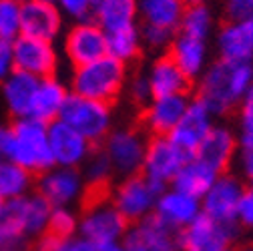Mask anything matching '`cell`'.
<instances>
[{"mask_svg": "<svg viewBox=\"0 0 253 251\" xmlns=\"http://www.w3.org/2000/svg\"><path fill=\"white\" fill-rule=\"evenodd\" d=\"M58 119L62 123H67L79 135H83L90 145L105 143V139L113 131L111 105L92 101L86 97H79L75 92L69 95Z\"/></svg>", "mask_w": 253, "mask_h": 251, "instance_id": "5", "label": "cell"}, {"mask_svg": "<svg viewBox=\"0 0 253 251\" xmlns=\"http://www.w3.org/2000/svg\"><path fill=\"white\" fill-rule=\"evenodd\" d=\"M187 95H171V97H153L145 105L143 125L155 137H169L173 129L183 119L189 107Z\"/></svg>", "mask_w": 253, "mask_h": 251, "instance_id": "20", "label": "cell"}, {"mask_svg": "<svg viewBox=\"0 0 253 251\" xmlns=\"http://www.w3.org/2000/svg\"><path fill=\"white\" fill-rule=\"evenodd\" d=\"M163 189L151 183L143 173L123 179L111 193V201L126 223H139L155 215Z\"/></svg>", "mask_w": 253, "mask_h": 251, "instance_id": "6", "label": "cell"}, {"mask_svg": "<svg viewBox=\"0 0 253 251\" xmlns=\"http://www.w3.org/2000/svg\"><path fill=\"white\" fill-rule=\"evenodd\" d=\"M81 173L88 193H109V181L115 175V169L103 149H92L88 159L81 167Z\"/></svg>", "mask_w": 253, "mask_h": 251, "instance_id": "31", "label": "cell"}, {"mask_svg": "<svg viewBox=\"0 0 253 251\" xmlns=\"http://www.w3.org/2000/svg\"><path fill=\"white\" fill-rule=\"evenodd\" d=\"M126 90H129V97L135 105H147L151 99H153V92H151V86H149V81H147V75H139L135 77L129 84H126Z\"/></svg>", "mask_w": 253, "mask_h": 251, "instance_id": "41", "label": "cell"}, {"mask_svg": "<svg viewBox=\"0 0 253 251\" xmlns=\"http://www.w3.org/2000/svg\"><path fill=\"white\" fill-rule=\"evenodd\" d=\"M16 2H20V4H22V2H26V0H16Z\"/></svg>", "mask_w": 253, "mask_h": 251, "instance_id": "51", "label": "cell"}, {"mask_svg": "<svg viewBox=\"0 0 253 251\" xmlns=\"http://www.w3.org/2000/svg\"><path fill=\"white\" fill-rule=\"evenodd\" d=\"M4 213L10 219H14V221L22 227V231L33 241L41 239L42 235L48 233L52 207L39 193H26V195H22L18 199L6 201Z\"/></svg>", "mask_w": 253, "mask_h": 251, "instance_id": "18", "label": "cell"}, {"mask_svg": "<svg viewBox=\"0 0 253 251\" xmlns=\"http://www.w3.org/2000/svg\"><path fill=\"white\" fill-rule=\"evenodd\" d=\"M101 249H103V245H97L81 235L54 237L50 233L37 239V243L33 247V251H101Z\"/></svg>", "mask_w": 253, "mask_h": 251, "instance_id": "34", "label": "cell"}, {"mask_svg": "<svg viewBox=\"0 0 253 251\" xmlns=\"http://www.w3.org/2000/svg\"><path fill=\"white\" fill-rule=\"evenodd\" d=\"M215 46L219 58L235 62H253V16L245 20H227L217 30Z\"/></svg>", "mask_w": 253, "mask_h": 251, "instance_id": "21", "label": "cell"}, {"mask_svg": "<svg viewBox=\"0 0 253 251\" xmlns=\"http://www.w3.org/2000/svg\"><path fill=\"white\" fill-rule=\"evenodd\" d=\"M147 81L151 86L153 97H171V95H187L189 86H191V79H189L175 62L171 56H161L157 58L149 73Z\"/></svg>", "mask_w": 253, "mask_h": 251, "instance_id": "26", "label": "cell"}, {"mask_svg": "<svg viewBox=\"0 0 253 251\" xmlns=\"http://www.w3.org/2000/svg\"><path fill=\"white\" fill-rule=\"evenodd\" d=\"M141 39H143V44H147L149 48L153 50H163V48H169L173 39H175V33H169V30H161V28H151V26H143L141 28Z\"/></svg>", "mask_w": 253, "mask_h": 251, "instance_id": "40", "label": "cell"}, {"mask_svg": "<svg viewBox=\"0 0 253 251\" xmlns=\"http://www.w3.org/2000/svg\"><path fill=\"white\" fill-rule=\"evenodd\" d=\"M30 187H33V175L10 161L6 155H0V199H18L30 193Z\"/></svg>", "mask_w": 253, "mask_h": 251, "instance_id": "30", "label": "cell"}, {"mask_svg": "<svg viewBox=\"0 0 253 251\" xmlns=\"http://www.w3.org/2000/svg\"><path fill=\"white\" fill-rule=\"evenodd\" d=\"M237 223H241L247 229H253V183L249 189H245L241 205H239V213H237Z\"/></svg>", "mask_w": 253, "mask_h": 251, "instance_id": "44", "label": "cell"}, {"mask_svg": "<svg viewBox=\"0 0 253 251\" xmlns=\"http://www.w3.org/2000/svg\"><path fill=\"white\" fill-rule=\"evenodd\" d=\"M239 143L243 147L253 145V84L243 105L239 107Z\"/></svg>", "mask_w": 253, "mask_h": 251, "instance_id": "38", "label": "cell"}, {"mask_svg": "<svg viewBox=\"0 0 253 251\" xmlns=\"http://www.w3.org/2000/svg\"><path fill=\"white\" fill-rule=\"evenodd\" d=\"M37 193L42 195L50 207H75L86 199L88 189L81 169L50 167L39 177Z\"/></svg>", "mask_w": 253, "mask_h": 251, "instance_id": "9", "label": "cell"}, {"mask_svg": "<svg viewBox=\"0 0 253 251\" xmlns=\"http://www.w3.org/2000/svg\"><path fill=\"white\" fill-rule=\"evenodd\" d=\"M235 153H237L235 133L225 125H215L211 133L205 137V141L199 145V149L193 153V157L209 165L219 175H223L227 167L233 163Z\"/></svg>", "mask_w": 253, "mask_h": 251, "instance_id": "22", "label": "cell"}, {"mask_svg": "<svg viewBox=\"0 0 253 251\" xmlns=\"http://www.w3.org/2000/svg\"><path fill=\"white\" fill-rule=\"evenodd\" d=\"M245 193V187L239 177L223 173L215 179L209 191L201 197L203 215L215 219L219 223L237 225V213Z\"/></svg>", "mask_w": 253, "mask_h": 251, "instance_id": "11", "label": "cell"}, {"mask_svg": "<svg viewBox=\"0 0 253 251\" xmlns=\"http://www.w3.org/2000/svg\"><path fill=\"white\" fill-rule=\"evenodd\" d=\"M6 157L30 175H42L54 167L48 145V125L35 119L14 121L10 125V143Z\"/></svg>", "mask_w": 253, "mask_h": 251, "instance_id": "2", "label": "cell"}, {"mask_svg": "<svg viewBox=\"0 0 253 251\" xmlns=\"http://www.w3.org/2000/svg\"><path fill=\"white\" fill-rule=\"evenodd\" d=\"M8 143H10V127L0 123V155H6Z\"/></svg>", "mask_w": 253, "mask_h": 251, "instance_id": "46", "label": "cell"}, {"mask_svg": "<svg viewBox=\"0 0 253 251\" xmlns=\"http://www.w3.org/2000/svg\"><path fill=\"white\" fill-rule=\"evenodd\" d=\"M71 92L67 90V84L56 77H46V79H39V86L33 99V107H30V117L41 123H54L58 121L62 107H65L67 99Z\"/></svg>", "mask_w": 253, "mask_h": 251, "instance_id": "24", "label": "cell"}, {"mask_svg": "<svg viewBox=\"0 0 253 251\" xmlns=\"http://www.w3.org/2000/svg\"><path fill=\"white\" fill-rule=\"evenodd\" d=\"M211 0H187V4H207Z\"/></svg>", "mask_w": 253, "mask_h": 251, "instance_id": "48", "label": "cell"}, {"mask_svg": "<svg viewBox=\"0 0 253 251\" xmlns=\"http://www.w3.org/2000/svg\"><path fill=\"white\" fill-rule=\"evenodd\" d=\"M48 145L54 167L79 169L92 153V145L60 119L48 125Z\"/></svg>", "mask_w": 253, "mask_h": 251, "instance_id": "15", "label": "cell"}, {"mask_svg": "<svg viewBox=\"0 0 253 251\" xmlns=\"http://www.w3.org/2000/svg\"><path fill=\"white\" fill-rule=\"evenodd\" d=\"M149 141L143 131L133 127L113 129L103 143V151L115 169V175L126 179L143 171Z\"/></svg>", "mask_w": 253, "mask_h": 251, "instance_id": "7", "label": "cell"}, {"mask_svg": "<svg viewBox=\"0 0 253 251\" xmlns=\"http://www.w3.org/2000/svg\"><path fill=\"white\" fill-rule=\"evenodd\" d=\"M213 24H215V18L207 4H187L185 14L179 24V33L209 41L213 33Z\"/></svg>", "mask_w": 253, "mask_h": 251, "instance_id": "33", "label": "cell"}, {"mask_svg": "<svg viewBox=\"0 0 253 251\" xmlns=\"http://www.w3.org/2000/svg\"><path fill=\"white\" fill-rule=\"evenodd\" d=\"M73 92L99 103L111 105L121 97L126 86V67L113 56H103L88 65L73 69L71 75Z\"/></svg>", "mask_w": 253, "mask_h": 251, "instance_id": "3", "label": "cell"}, {"mask_svg": "<svg viewBox=\"0 0 253 251\" xmlns=\"http://www.w3.org/2000/svg\"><path fill=\"white\" fill-rule=\"evenodd\" d=\"M126 229H129V223L117 211L109 193L86 195L84 207L79 213L77 235L97 245H113V243H123Z\"/></svg>", "mask_w": 253, "mask_h": 251, "instance_id": "4", "label": "cell"}, {"mask_svg": "<svg viewBox=\"0 0 253 251\" xmlns=\"http://www.w3.org/2000/svg\"><path fill=\"white\" fill-rule=\"evenodd\" d=\"M139 16V0H94L92 20L105 33L135 26Z\"/></svg>", "mask_w": 253, "mask_h": 251, "instance_id": "28", "label": "cell"}, {"mask_svg": "<svg viewBox=\"0 0 253 251\" xmlns=\"http://www.w3.org/2000/svg\"><path fill=\"white\" fill-rule=\"evenodd\" d=\"M237 237V225L219 223L207 215H199L195 221L179 231L181 251H231Z\"/></svg>", "mask_w": 253, "mask_h": 251, "instance_id": "12", "label": "cell"}, {"mask_svg": "<svg viewBox=\"0 0 253 251\" xmlns=\"http://www.w3.org/2000/svg\"><path fill=\"white\" fill-rule=\"evenodd\" d=\"M79 229V215L71 207H52L48 233L54 237H71L77 235Z\"/></svg>", "mask_w": 253, "mask_h": 251, "instance_id": "37", "label": "cell"}, {"mask_svg": "<svg viewBox=\"0 0 253 251\" xmlns=\"http://www.w3.org/2000/svg\"><path fill=\"white\" fill-rule=\"evenodd\" d=\"M227 20H245L253 16V0H225Z\"/></svg>", "mask_w": 253, "mask_h": 251, "instance_id": "42", "label": "cell"}, {"mask_svg": "<svg viewBox=\"0 0 253 251\" xmlns=\"http://www.w3.org/2000/svg\"><path fill=\"white\" fill-rule=\"evenodd\" d=\"M201 213H203L201 199L189 193H183L175 189V187L163 189L159 201H157V209H155V217L177 233L191 225Z\"/></svg>", "mask_w": 253, "mask_h": 251, "instance_id": "19", "label": "cell"}, {"mask_svg": "<svg viewBox=\"0 0 253 251\" xmlns=\"http://www.w3.org/2000/svg\"><path fill=\"white\" fill-rule=\"evenodd\" d=\"M253 84V62H235L217 58L203 71L197 83V99L213 115H227L241 107Z\"/></svg>", "mask_w": 253, "mask_h": 251, "instance_id": "1", "label": "cell"}, {"mask_svg": "<svg viewBox=\"0 0 253 251\" xmlns=\"http://www.w3.org/2000/svg\"><path fill=\"white\" fill-rule=\"evenodd\" d=\"M237 161H239V169L243 173L245 179H249L253 183V145L251 147H243L237 155Z\"/></svg>", "mask_w": 253, "mask_h": 251, "instance_id": "45", "label": "cell"}, {"mask_svg": "<svg viewBox=\"0 0 253 251\" xmlns=\"http://www.w3.org/2000/svg\"><path fill=\"white\" fill-rule=\"evenodd\" d=\"M215 115L213 111L199 99L191 101L183 115V119L179 121V125L173 129V133L169 135V139L183 151L191 157L199 145L205 141V137L211 133V129L215 127Z\"/></svg>", "mask_w": 253, "mask_h": 251, "instance_id": "16", "label": "cell"}, {"mask_svg": "<svg viewBox=\"0 0 253 251\" xmlns=\"http://www.w3.org/2000/svg\"><path fill=\"white\" fill-rule=\"evenodd\" d=\"M65 26V14L54 0H26L22 2L20 35L54 42Z\"/></svg>", "mask_w": 253, "mask_h": 251, "instance_id": "14", "label": "cell"}, {"mask_svg": "<svg viewBox=\"0 0 253 251\" xmlns=\"http://www.w3.org/2000/svg\"><path fill=\"white\" fill-rule=\"evenodd\" d=\"M187 159L189 155L183 153L169 137H153L147 147L141 173L159 189H165L167 185H173Z\"/></svg>", "mask_w": 253, "mask_h": 251, "instance_id": "10", "label": "cell"}, {"mask_svg": "<svg viewBox=\"0 0 253 251\" xmlns=\"http://www.w3.org/2000/svg\"><path fill=\"white\" fill-rule=\"evenodd\" d=\"M237 251H253V247H241V249H237Z\"/></svg>", "mask_w": 253, "mask_h": 251, "instance_id": "50", "label": "cell"}, {"mask_svg": "<svg viewBox=\"0 0 253 251\" xmlns=\"http://www.w3.org/2000/svg\"><path fill=\"white\" fill-rule=\"evenodd\" d=\"M39 86V79L30 77L26 73L14 71L6 81L0 83V92H2V103L8 115L16 121L30 117V107Z\"/></svg>", "mask_w": 253, "mask_h": 251, "instance_id": "25", "label": "cell"}, {"mask_svg": "<svg viewBox=\"0 0 253 251\" xmlns=\"http://www.w3.org/2000/svg\"><path fill=\"white\" fill-rule=\"evenodd\" d=\"M169 56L175 65L189 77V79H199L203 71L209 67V44L203 39H195L189 35H175Z\"/></svg>", "mask_w": 253, "mask_h": 251, "instance_id": "23", "label": "cell"}, {"mask_svg": "<svg viewBox=\"0 0 253 251\" xmlns=\"http://www.w3.org/2000/svg\"><path fill=\"white\" fill-rule=\"evenodd\" d=\"M14 69L37 79L54 77L58 69V50L54 42L20 35L12 42Z\"/></svg>", "mask_w": 253, "mask_h": 251, "instance_id": "13", "label": "cell"}, {"mask_svg": "<svg viewBox=\"0 0 253 251\" xmlns=\"http://www.w3.org/2000/svg\"><path fill=\"white\" fill-rule=\"evenodd\" d=\"M33 239H30L22 227L10 219L6 213L0 217V251H30Z\"/></svg>", "mask_w": 253, "mask_h": 251, "instance_id": "35", "label": "cell"}, {"mask_svg": "<svg viewBox=\"0 0 253 251\" xmlns=\"http://www.w3.org/2000/svg\"><path fill=\"white\" fill-rule=\"evenodd\" d=\"M187 8V0H139L143 26L179 33V24Z\"/></svg>", "mask_w": 253, "mask_h": 251, "instance_id": "27", "label": "cell"}, {"mask_svg": "<svg viewBox=\"0 0 253 251\" xmlns=\"http://www.w3.org/2000/svg\"><path fill=\"white\" fill-rule=\"evenodd\" d=\"M217 177H219L217 171H213L209 165H205L203 161H199L197 157L191 155L185 161V165L181 167L179 175L175 177L173 187L183 193H189V195L201 199L209 191V187L215 183Z\"/></svg>", "mask_w": 253, "mask_h": 251, "instance_id": "29", "label": "cell"}, {"mask_svg": "<svg viewBox=\"0 0 253 251\" xmlns=\"http://www.w3.org/2000/svg\"><path fill=\"white\" fill-rule=\"evenodd\" d=\"M4 207H6V201L0 199V217H2V213H4Z\"/></svg>", "mask_w": 253, "mask_h": 251, "instance_id": "49", "label": "cell"}, {"mask_svg": "<svg viewBox=\"0 0 253 251\" xmlns=\"http://www.w3.org/2000/svg\"><path fill=\"white\" fill-rule=\"evenodd\" d=\"M123 247L126 251H181L179 233L161 223L155 215L126 229Z\"/></svg>", "mask_w": 253, "mask_h": 251, "instance_id": "17", "label": "cell"}, {"mask_svg": "<svg viewBox=\"0 0 253 251\" xmlns=\"http://www.w3.org/2000/svg\"><path fill=\"white\" fill-rule=\"evenodd\" d=\"M22 4L16 0H0V39L14 42L20 37Z\"/></svg>", "mask_w": 253, "mask_h": 251, "instance_id": "36", "label": "cell"}, {"mask_svg": "<svg viewBox=\"0 0 253 251\" xmlns=\"http://www.w3.org/2000/svg\"><path fill=\"white\" fill-rule=\"evenodd\" d=\"M107 46H109V56L126 65V62L135 60L141 52V46H143L141 30L135 24V26H126V28L107 33Z\"/></svg>", "mask_w": 253, "mask_h": 251, "instance_id": "32", "label": "cell"}, {"mask_svg": "<svg viewBox=\"0 0 253 251\" xmlns=\"http://www.w3.org/2000/svg\"><path fill=\"white\" fill-rule=\"evenodd\" d=\"M62 52L73 69L94 62L109 54L107 33L92 18L75 22L62 39Z\"/></svg>", "mask_w": 253, "mask_h": 251, "instance_id": "8", "label": "cell"}, {"mask_svg": "<svg viewBox=\"0 0 253 251\" xmlns=\"http://www.w3.org/2000/svg\"><path fill=\"white\" fill-rule=\"evenodd\" d=\"M60 12L67 18H73L75 22L92 18V6L94 0H54Z\"/></svg>", "mask_w": 253, "mask_h": 251, "instance_id": "39", "label": "cell"}, {"mask_svg": "<svg viewBox=\"0 0 253 251\" xmlns=\"http://www.w3.org/2000/svg\"><path fill=\"white\" fill-rule=\"evenodd\" d=\"M101 251H126V249L123 247V243H113V245H103Z\"/></svg>", "mask_w": 253, "mask_h": 251, "instance_id": "47", "label": "cell"}, {"mask_svg": "<svg viewBox=\"0 0 253 251\" xmlns=\"http://www.w3.org/2000/svg\"><path fill=\"white\" fill-rule=\"evenodd\" d=\"M14 52H12V42L0 39V83L6 81L14 73Z\"/></svg>", "mask_w": 253, "mask_h": 251, "instance_id": "43", "label": "cell"}]
</instances>
